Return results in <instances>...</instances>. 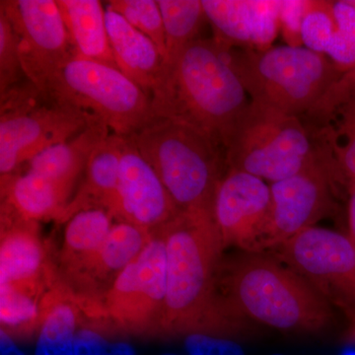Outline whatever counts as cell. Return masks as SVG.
<instances>
[{
  "instance_id": "6da1fadb",
  "label": "cell",
  "mask_w": 355,
  "mask_h": 355,
  "mask_svg": "<svg viewBox=\"0 0 355 355\" xmlns=\"http://www.w3.org/2000/svg\"><path fill=\"white\" fill-rule=\"evenodd\" d=\"M158 230L167 256V296L160 328L227 338L244 333L249 319L216 293L224 248L214 214L181 211Z\"/></svg>"
},
{
  "instance_id": "7a4b0ae2",
  "label": "cell",
  "mask_w": 355,
  "mask_h": 355,
  "mask_svg": "<svg viewBox=\"0 0 355 355\" xmlns=\"http://www.w3.org/2000/svg\"><path fill=\"white\" fill-rule=\"evenodd\" d=\"M248 93L224 46L196 40L165 62L151 93L153 118L169 119L200 133L225 154Z\"/></svg>"
},
{
  "instance_id": "3957f363",
  "label": "cell",
  "mask_w": 355,
  "mask_h": 355,
  "mask_svg": "<svg viewBox=\"0 0 355 355\" xmlns=\"http://www.w3.org/2000/svg\"><path fill=\"white\" fill-rule=\"evenodd\" d=\"M220 282L223 298L240 314L275 330L306 333L331 323L328 301L298 273L265 256L238 257Z\"/></svg>"
},
{
  "instance_id": "277c9868",
  "label": "cell",
  "mask_w": 355,
  "mask_h": 355,
  "mask_svg": "<svg viewBox=\"0 0 355 355\" xmlns=\"http://www.w3.org/2000/svg\"><path fill=\"white\" fill-rule=\"evenodd\" d=\"M132 139L180 211L214 214L217 184L226 172L221 149L193 128L164 118H153Z\"/></svg>"
},
{
  "instance_id": "5b68a950",
  "label": "cell",
  "mask_w": 355,
  "mask_h": 355,
  "mask_svg": "<svg viewBox=\"0 0 355 355\" xmlns=\"http://www.w3.org/2000/svg\"><path fill=\"white\" fill-rule=\"evenodd\" d=\"M221 46L252 102L299 118L343 76L328 57L305 46Z\"/></svg>"
},
{
  "instance_id": "8992f818",
  "label": "cell",
  "mask_w": 355,
  "mask_h": 355,
  "mask_svg": "<svg viewBox=\"0 0 355 355\" xmlns=\"http://www.w3.org/2000/svg\"><path fill=\"white\" fill-rule=\"evenodd\" d=\"M319 160L312 137L299 116L252 101L225 147L226 170L248 173L272 184Z\"/></svg>"
},
{
  "instance_id": "52a82bcc",
  "label": "cell",
  "mask_w": 355,
  "mask_h": 355,
  "mask_svg": "<svg viewBox=\"0 0 355 355\" xmlns=\"http://www.w3.org/2000/svg\"><path fill=\"white\" fill-rule=\"evenodd\" d=\"M0 99L1 178L15 174L42 151L67 141L99 119L55 101L29 79L1 93Z\"/></svg>"
},
{
  "instance_id": "ba28073f",
  "label": "cell",
  "mask_w": 355,
  "mask_h": 355,
  "mask_svg": "<svg viewBox=\"0 0 355 355\" xmlns=\"http://www.w3.org/2000/svg\"><path fill=\"white\" fill-rule=\"evenodd\" d=\"M44 93L94 114L118 137H132L153 120L151 97L120 69L72 58L49 79Z\"/></svg>"
},
{
  "instance_id": "9c48e42d",
  "label": "cell",
  "mask_w": 355,
  "mask_h": 355,
  "mask_svg": "<svg viewBox=\"0 0 355 355\" xmlns=\"http://www.w3.org/2000/svg\"><path fill=\"white\" fill-rule=\"evenodd\" d=\"M275 248L280 260L327 301L355 312V246L350 238L312 226Z\"/></svg>"
},
{
  "instance_id": "30bf717a",
  "label": "cell",
  "mask_w": 355,
  "mask_h": 355,
  "mask_svg": "<svg viewBox=\"0 0 355 355\" xmlns=\"http://www.w3.org/2000/svg\"><path fill=\"white\" fill-rule=\"evenodd\" d=\"M167 296V256L163 236L153 238L114 279L105 298V312L123 328L141 330L161 327Z\"/></svg>"
},
{
  "instance_id": "8fae6325",
  "label": "cell",
  "mask_w": 355,
  "mask_h": 355,
  "mask_svg": "<svg viewBox=\"0 0 355 355\" xmlns=\"http://www.w3.org/2000/svg\"><path fill=\"white\" fill-rule=\"evenodd\" d=\"M0 11L10 21L19 40L26 77L43 91L53 74L76 58L58 2L1 0Z\"/></svg>"
},
{
  "instance_id": "7c38bea8",
  "label": "cell",
  "mask_w": 355,
  "mask_h": 355,
  "mask_svg": "<svg viewBox=\"0 0 355 355\" xmlns=\"http://www.w3.org/2000/svg\"><path fill=\"white\" fill-rule=\"evenodd\" d=\"M318 155L336 183L355 191V76L343 74L303 116Z\"/></svg>"
},
{
  "instance_id": "4fadbf2b",
  "label": "cell",
  "mask_w": 355,
  "mask_h": 355,
  "mask_svg": "<svg viewBox=\"0 0 355 355\" xmlns=\"http://www.w3.org/2000/svg\"><path fill=\"white\" fill-rule=\"evenodd\" d=\"M336 184L322 159L294 176L270 184V220L261 250L279 246L329 214Z\"/></svg>"
},
{
  "instance_id": "5bb4252c",
  "label": "cell",
  "mask_w": 355,
  "mask_h": 355,
  "mask_svg": "<svg viewBox=\"0 0 355 355\" xmlns=\"http://www.w3.org/2000/svg\"><path fill=\"white\" fill-rule=\"evenodd\" d=\"M270 205V188L266 181L248 173L226 170L214 202V218L223 248L237 246L250 253L261 251Z\"/></svg>"
},
{
  "instance_id": "9a60e30c",
  "label": "cell",
  "mask_w": 355,
  "mask_h": 355,
  "mask_svg": "<svg viewBox=\"0 0 355 355\" xmlns=\"http://www.w3.org/2000/svg\"><path fill=\"white\" fill-rule=\"evenodd\" d=\"M120 137V176L112 214L154 232L181 211L132 137Z\"/></svg>"
},
{
  "instance_id": "2e32d148",
  "label": "cell",
  "mask_w": 355,
  "mask_h": 355,
  "mask_svg": "<svg viewBox=\"0 0 355 355\" xmlns=\"http://www.w3.org/2000/svg\"><path fill=\"white\" fill-rule=\"evenodd\" d=\"M53 280L38 223L1 205L0 286L44 298L55 286Z\"/></svg>"
},
{
  "instance_id": "e0dca14e",
  "label": "cell",
  "mask_w": 355,
  "mask_h": 355,
  "mask_svg": "<svg viewBox=\"0 0 355 355\" xmlns=\"http://www.w3.org/2000/svg\"><path fill=\"white\" fill-rule=\"evenodd\" d=\"M214 39L226 46L263 51L272 48L279 29L280 1L203 0Z\"/></svg>"
},
{
  "instance_id": "ac0fdd59",
  "label": "cell",
  "mask_w": 355,
  "mask_h": 355,
  "mask_svg": "<svg viewBox=\"0 0 355 355\" xmlns=\"http://www.w3.org/2000/svg\"><path fill=\"white\" fill-rule=\"evenodd\" d=\"M110 46L119 69L150 96L164 67L156 44L123 16L105 6Z\"/></svg>"
},
{
  "instance_id": "d6986e66",
  "label": "cell",
  "mask_w": 355,
  "mask_h": 355,
  "mask_svg": "<svg viewBox=\"0 0 355 355\" xmlns=\"http://www.w3.org/2000/svg\"><path fill=\"white\" fill-rule=\"evenodd\" d=\"M111 133L106 123L97 119L71 139L42 151L22 168L49 178L72 196L91 156Z\"/></svg>"
},
{
  "instance_id": "ffe728a7",
  "label": "cell",
  "mask_w": 355,
  "mask_h": 355,
  "mask_svg": "<svg viewBox=\"0 0 355 355\" xmlns=\"http://www.w3.org/2000/svg\"><path fill=\"white\" fill-rule=\"evenodd\" d=\"M71 197L49 178L25 168L1 178V205L24 220L60 221Z\"/></svg>"
},
{
  "instance_id": "44dd1931",
  "label": "cell",
  "mask_w": 355,
  "mask_h": 355,
  "mask_svg": "<svg viewBox=\"0 0 355 355\" xmlns=\"http://www.w3.org/2000/svg\"><path fill=\"white\" fill-rule=\"evenodd\" d=\"M121 137L111 133L91 156L83 183L70 200L60 221L67 222L81 210L104 209L112 214L120 176Z\"/></svg>"
},
{
  "instance_id": "7402d4cb",
  "label": "cell",
  "mask_w": 355,
  "mask_h": 355,
  "mask_svg": "<svg viewBox=\"0 0 355 355\" xmlns=\"http://www.w3.org/2000/svg\"><path fill=\"white\" fill-rule=\"evenodd\" d=\"M74 57L118 69L107 32L105 8L98 0H57Z\"/></svg>"
},
{
  "instance_id": "603a6c76",
  "label": "cell",
  "mask_w": 355,
  "mask_h": 355,
  "mask_svg": "<svg viewBox=\"0 0 355 355\" xmlns=\"http://www.w3.org/2000/svg\"><path fill=\"white\" fill-rule=\"evenodd\" d=\"M78 317V304L71 294L62 287H53L42 304L34 355H73Z\"/></svg>"
},
{
  "instance_id": "cb8c5ba5",
  "label": "cell",
  "mask_w": 355,
  "mask_h": 355,
  "mask_svg": "<svg viewBox=\"0 0 355 355\" xmlns=\"http://www.w3.org/2000/svg\"><path fill=\"white\" fill-rule=\"evenodd\" d=\"M153 236L146 229L116 220L97 253L76 273L91 280L116 279L144 251Z\"/></svg>"
},
{
  "instance_id": "d4e9b609",
  "label": "cell",
  "mask_w": 355,
  "mask_h": 355,
  "mask_svg": "<svg viewBox=\"0 0 355 355\" xmlns=\"http://www.w3.org/2000/svg\"><path fill=\"white\" fill-rule=\"evenodd\" d=\"M116 220L109 210H81L67 221L60 259L71 272H78L102 246Z\"/></svg>"
},
{
  "instance_id": "484cf974",
  "label": "cell",
  "mask_w": 355,
  "mask_h": 355,
  "mask_svg": "<svg viewBox=\"0 0 355 355\" xmlns=\"http://www.w3.org/2000/svg\"><path fill=\"white\" fill-rule=\"evenodd\" d=\"M166 39L167 62L184 46L200 37L203 23L207 20L202 2L198 0H158Z\"/></svg>"
},
{
  "instance_id": "4316f807",
  "label": "cell",
  "mask_w": 355,
  "mask_h": 355,
  "mask_svg": "<svg viewBox=\"0 0 355 355\" xmlns=\"http://www.w3.org/2000/svg\"><path fill=\"white\" fill-rule=\"evenodd\" d=\"M44 298L35 297L0 286V321L1 330L16 335H27L41 324Z\"/></svg>"
},
{
  "instance_id": "83f0119b",
  "label": "cell",
  "mask_w": 355,
  "mask_h": 355,
  "mask_svg": "<svg viewBox=\"0 0 355 355\" xmlns=\"http://www.w3.org/2000/svg\"><path fill=\"white\" fill-rule=\"evenodd\" d=\"M336 29L324 55L342 74L355 76V7L349 0L333 1Z\"/></svg>"
},
{
  "instance_id": "f1b7e54d",
  "label": "cell",
  "mask_w": 355,
  "mask_h": 355,
  "mask_svg": "<svg viewBox=\"0 0 355 355\" xmlns=\"http://www.w3.org/2000/svg\"><path fill=\"white\" fill-rule=\"evenodd\" d=\"M106 6L123 16L125 20L139 31L148 37L159 51L164 60L167 58L164 24L158 2L155 0H111Z\"/></svg>"
},
{
  "instance_id": "f546056e",
  "label": "cell",
  "mask_w": 355,
  "mask_h": 355,
  "mask_svg": "<svg viewBox=\"0 0 355 355\" xmlns=\"http://www.w3.org/2000/svg\"><path fill=\"white\" fill-rule=\"evenodd\" d=\"M336 25L333 1H308L301 28L302 44L305 48L324 55Z\"/></svg>"
},
{
  "instance_id": "4dcf8cb0",
  "label": "cell",
  "mask_w": 355,
  "mask_h": 355,
  "mask_svg": "<svg viewBox=\"0 0 355 355\" xmlns=\"http://www.w3.org/2000/svg\"><path fill=\"white\" fill-rule=\"evenodd\" d=\"M25 79L19 40L10 21L0 11V94Z\"/></svg>"
},
{
  "instance_id": "1f68e13d",
  "label": "cell",
  "mask_w": 355,
  "mask_h": 355,
  "mask_svg": "<svg viewBox=\"0 0 355 355\" xmlns=\"http://www.w3.org/2000/svg\"><path fill=\"white\" fill-rule=\"evenodd\" d=\"M188 355H246L241 345L227 336L190 333L184 338Z\"/></svg>"
},
{
  "instance_id": "d6a6232c",
  "label": "cell",
  "mask_w": 355,
  "mask_h": 355,
  "mask_svg": "<svg viewBox=\"0 0 355 355\" xmlns=\"http://www.w3.org/2000/svg\"><path fill=\"white\" fill-rule=\"evenodd\" d=\"M308 1L282 0L279 7V27L288 46H301V28L307 11Z\"/></svg>"
},
{
  "instance_id": "836d02e7",
  "label": "cell",
  "mask_w": 355,
  "mask_h": 355,
  "mask_svg": "<svg viewBox=\"0 0 355 355\" xmlns=\"http://www.w3.org/2000/svg\"><path fill=\"white\" fill-rule=\"evenodd\" d=\"M116 342H111L97 329L85 327L77 331L73 355H114Z\"/></svg>"
},
{
  "instance_id": "e575fe53",
  "label": "cell",
  "mask_w": 355,
  "mask_h": 355,
  "mask_svg": "<svg viewBox=\"0 0 355 355\" xmlns=\"http://www.w3.org/2000/svg\"><path fill=\"white\" fill-rule=\"evenodd\" d=\"M0 355H26L16 345L13 336L3 330H0Z\"/></svg>"
},
{
  "instance_id": "d590c367",
  "label": "cell",
  "mask_w": 355,
  "mask_h": 355,
  "mask_svg": "<svg viewBox=\"0 0 355 355\" xmlns=\"http://www.w3.org/2000/svg\"><path fill=\"white\" fill-rule=\"evenodd\" d=\"M349 222L350 231V240L355 246V191L350 195L349 207Z\"/></svg>"
},
{
  "instance_id": "8d00e7d4",
  "label": "cell",
  "mask_w": 355,
  "mask_h": 355,
  "mask_svg": "<svg viewBox=\"0 0 355 355\" xmlns=\"http://www.w3.org/2000/svg\"><path fill=\"white\" fill-rule=\"evenodd\" d=\"M340 355H355V349L354 347H349V349H345L343 350Z\"/></svg>"
},
{
  "instance_id": "74e56055",
  "label": "cell",
  "mask_w": 355,
  "mask_h": 355,
  "mask_svg": "<svg viewBox=\"0 0 355 355\" xmlns=\"http://www.w3.org/2000/svg\"><path fill=\"white\" fill-rule=\"evenodd\" d=\"M349 338H350V340L355 342V320L354 326H352V328L350 329Z\"/></svg>"
},
{
  "instance_id": "f35d334b",
  "label": "cell",
  "mask_w": 355,
  "mask_h": 355,
  "mask_svg": "<svg viewBox=\"0 0 355 355\" xmlns=\"http://www.w3.org/2000/svg\"><path fill=\"white\" fill-rule=\"evenodd\" d=\"M161 355H179V354H174V352H166V354H163Z\"/></svg>"
},
{
  "instance_id": "ab89813d",
  "label": "cell",
  "mask_w": 355,
  "mask_h": 355,
  "mask_svg": "<svg viewBox=\"0 0 355 355\" xmlns=\"http://www.w3.org/2000/svg\"><path fill=\"white\" fill-rule=\"evenodd\" d=\"M349 1L355 7V0H349Z\"/></svg>"
},
{
  "instance_id": "60d3db41",
  "label": "cell",
  "mask_w": 355,
  "mask_h": 355,
  "mask_svg": "<svg viewBox=\"0 0 355 355\" xmlns=\"http://www.w3.org/2000/svg\"><path fill=\"white\" fill-rule=\"evenodd\" d=\"M272 355H286V354H273Z\"/></svg>"
}]
</instances>
